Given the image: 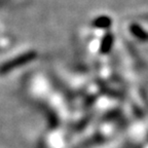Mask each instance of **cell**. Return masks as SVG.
<instances>
[{"label":"cell","instance_id":"cell-1","mask_svg":"<svg viewBox=\"0 0 148 148\" xmlns=\"http://www.w3.org/2000/svg\"><path fill=\"white\" fill-rule=\"evenodd\" d=\"M36 57H37L36 51H28V53H22V55L14 58L12 60H9V61H7V62L3 63V64L0 66V75H4V74L12 71V70L16 69V68L21 67L23 65L35 60Z\"/></svg>","mask_w":148,"mask_h":148}]
</instances>
